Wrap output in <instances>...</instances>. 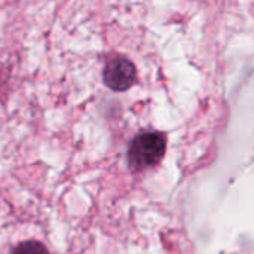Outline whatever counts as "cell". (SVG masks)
I'll list each match as a JSON object with an SVG mask.
<instances>
[{
    "mask_svg": "<svg viewBox=\"0 0 254 254\" xmlns=\"http://www.w3.org/2000/svg\"><path fill=\"white\" fill-rule=\"evenodd\" d=\"M104 83L113 91H127L135 83L137 71L134 64L127 58H113L110 60L103 71Z\"/></svg>",
    "mask_w": 254,
    "mask_h": 254,
    "instance_id": "obj_2",
    "label": "cell"
},
{
    "mask_svg": "<svg viewBox=\"0 0 254 254\" xmlns=\"http://www.w3.org/2000/svg\"><path fill=\"white\" fill-rule=\"evenodd\" d=\"M12 254H49L45 246L36 241H25L13 249Z\"/></svg>",
    "mask_w": 254,
    "mask_h": 254,
    "instance_id": "obj_3",
    "label": "cell"
},
{
    "mask_svg": "<svg viewBox=\"0 0 254 254\" xmlns=\"http://www.w3.org/2000/svg\"><path fill=\"white\" fill-rule=\"evenodd\" d=\"M167 140L161 132H141L128 150V164L132 171H143L155 167L165 155Z\"/></svg>",
    "mask_w": 254,
    "mask_h": 254,
    "instance_id": "obj_1",
    "label": "cell"
}]
</instances>
